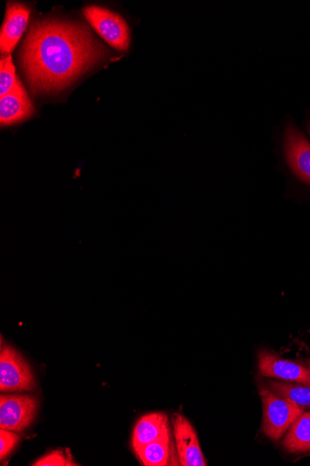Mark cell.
Segmentation results:
<instances>
[{
    "mask_svg": "<svg viewBox=\"0 0 310 466\" xmlns=\"http://www.w3.org/2000/svg\"><path fill=\"white\" fill-rule=\"evenodd\" d=\"M105 56V50L83 25L44 20L29 31L21 61L32 90L54 93Z\"/></svg>",
    "mask_w": 310,
    "mask_h": 466,
    "instance_id": "obj_1",
    "label": "cell"
},
{
    "mask_svg": "<svg viewBox=\"0 0 310 466\" xmlns=\"http://www.w3.org/2000/svg\"><path fill=\"white\" fill-rule=\"evenodd\" d=\"M263 406V431L273 441H278L303 412V408L275 394L267 387L259 392Z\"/></svg>",
    "mask_w": 310,
    "mask_h": 466,
    "instance_id": "obj_2",
    "label": "cell"
},
{
    "mask_svg": "<svg viewBox=\"0 0 310 466\" xmlns=\"http://www.w3.org/2000/svg\"><path fill=\"white\" fill-rule=\"evenodd\" d=\"M35 388L34 374L27 362L15 349L5 347L0 354V390L32 391Z\"/></svg>",
    "mask_w": 310,
    "mask_h": 466,
    "instance_id": "obj_3",
    "label": "cell"
},
{
    "mask_svg": "<svg viewBox=\"0 0 310 466\" xmlns=\"http://www.w3.org/2000/svg\"><path fill=\"white\" fill-rule=\"evenodd\" d=\"M84 15L110 46L120 52L128 50L130 30L121 16L97 6L86 7Z\"/></svg>",
    "mask_w": 310,
    "mask_h": 466,
    "instance_id": "obj_4",
    "label": "cell"
},
{
    "mask_svg": "<svg viewBox=\"0 0 310 466\" xmlns=\"http://www.w3.org/2000/svg\"><path fill=\"white\" fill-rule=\"evenodd\" d=\"M284 151L291 172L310 187V142L292 122L287 124L285 131Z\"/></svg>",
    "mask_w": 310,
    "mask_h": 466,
    "instance_id": "obj_5",
    "label": "cell"
},
{
    "mask_svg": "<svg viewBox=\"0 0 310 466\" xmlns=\"http://www.w3.org/2000/svg\"><path fill=\"white\" fill-rule=\"evenodd\" d=\"M38 400L30 396H2L0 399V428L20 432L31 425L37 409Z\"/></svg>",
    "mask_w": 310,
    "mask_h": 466,
    "instance_id": "obj_6",
    "label": "cell"
},
{
    "mask_svg": "<svg viewBox=\"0 0 310 466\" xmlns=\"http://www.w3.org/2000/svg\"><path fill=\"white\" fill-rule=\"evenodd\" d=\"M176 451L183 466H205L197 434L191 422L181 413L172 416Z\"/></svg>",
    "mask_w": 310,
    "mask_h": 466,
    "instance_id": "obj_7",
    "label": "cell"
},
{
    "mask_svg": "<svg viewBox=\"0 0 310 466\" xmlns=\"http://www.w3.org/2000/svg\"><path fill=\"white\" fill-rule=\"evenodd\" d=\"M259 372L265 377L278 378L288 382L310 387V368L278 355L261 351L258 355Z\"/></svg>",
    "mask_w": 310,
    "mask_h": 466,
    "instance_id": "obj_8",
    "label": "cell"
},
{
    "mask_svg": "<svg viewBox=\"0 0 310 466\" xmlns=\"http://www.w3.org/2000/svg\"><path fill=\"white\" fill-rule=\"evenodd\" d=\"M34 113V106L19 79L14 89L0 97V123L9 126L28 118Z\"/></svg>",
    "mask_w": 310,
    "mask_h": 466,
    "instance_id": "obj_9",
    "label": "cell"
},
{
    "mask_svg": "<svg viewBox=\"0 0 310 466\" xmlns=\"http://www.w3.org/2000/svg\"><path fill=\"white\" fill-rule=\"evenodd\" d=\"M30 10L20 4H10L7 8L5 20L0 34V50L4 55H9L15 48L24 34Z\"/></svg>",
    "mask_w": 310,
    "mask_h": 466,
    "instance_id": "obj_10",
    "label": "cell"
},
{
    "mask_svg": "<svg viewBox=\"0 0 310 466\" xmlns=\"http://www.w3.org/2000/svg\"><path fill=\"white\" fill-rule=\"evenodd\" d=\"M170 433L168 417L154 412L142 417L136 423L132 437V447L137 451Z\"/></svg>",
    "mask_w": 310,
    "mask_h": 466,
    "instance_id": "obj_11",
    "label": "cell"
},
{
    "mask_svg": "<svg viewBox=\"0 0 310 466\" xmlns=\"http://www.w3.org/2000/svg\"><path fill=\"white\" fill-rule=\"evenodd\" d=\"M283 446L289 452L310 451V412H302L293 422Z\"/></svg>",
    "mask_w": 310,
    "mask_h": 466,
    "instance_id": "obj_12",
    "label": "cell"
},
{
    "mask_svg": "<svg viewBox=\"0 0 310 466\" xmlns=\"http://www.w3.org/2000/svg\"><path fill=\"white\" fill-rule=\"evenodd\" d=\"M170 443L171 438L170 433H168L161 439L135 451V452L144 465H169L168 463L171 451Z\"/></svg>",
    "mask_w": 310,
    "mask_h": 466,
    "instance_id": "obj_13",
    "label": "cell"
},
{
    "mask_svg": "<svg viewBox=\"0 0 310 466\" xmlns=\"http://www.w3.org/2000/svg\"><path fill=\"white\" fill-rule=\"evenodd\" d=\"M268 389L301 408L310 407V387L285 382H269Z\"/></svg>",
    "mask_w": 310,
    "mask_h": 466,
    "instance_id": "obj_14",
    "label": "cell"
},
{
    "mask_svg": "<svg viewBox=\"0 0 310 466\" xmlns=\"http://www.w3.org/2000/svg\"><path fill=\"white\" fill-rule=\"evenodd\" d=\"M15 67L11 56H4L0 60V97L8 95L17 82Z\"/></svg>",
    "mask_w": 310,
    "mask_h": 466,
    "instance_id": "obj_15",
    "label": "cell"
},
{
    "mask_svg": "<svg viewBox=\"0 0 310 466\" xmlns=\"http://www.w3.org/2000/svg\"><path fill=\"white\" fill-rule=\"evenodd\" d=\"M32 465L35 466H75L78 465L68 451L56 450L44 455Z\"/></svg>",
    "mask_w": 310,
    "mask_h": 466,
    "instance_id": "obj_16",
    "label": "cell"
},
{
    "mask_svg": "<svg viewBox=\"0 0 310 466\" xmlns=\"http://www.w3.org/2000/svg\"><path fill=\"white\" fill-rule=\"evenodd\" d=\"M20 436L14 431H0V459H5L17 446Z\"/></svg>",
    "mask_w": 310,
    "mask_h": 466,
    "instance_id": "obj_17",
    "label": "cell"
},
{
    "mask_svg": "<svg viewBox=\"0 0 310 466\" xmlns=\"http://www.w3.org/2000/svg\"><path fill=\"white\" fill-rule=\"evenodd\" d=\"M306 129H307L308 134L310 135V121L307 122Z\"/></svg>",
    "mask_w": 310,
    "mask_h": 466,
    "instance_id": "obj_18",
    "label": "cell"
},
{
    "mask_svg": "<svg viewBox=\"0 0 310 466\" xmlns=\"http://www.w3.org/2000/svg\"><path fill=\"white\" fill-rule=\"evenodd\" d=\"M308 367L310 368V360H307Z\"/></svg>",
    "mask_w": 310,
    "mask_h": 466,
    "instance_id": "obj_19",
    "label": "cell"
}]
</instances>
